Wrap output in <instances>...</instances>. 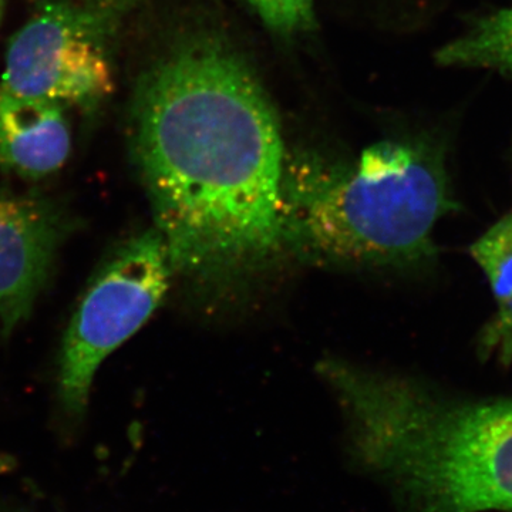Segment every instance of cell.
Here are the masks:
<instances>
[{
  "mask_svg": "<svg viewBox=\"0 0 512 512\" xmlns=\"http://www.w3.org/2000/svg\"><path fill=\"white\" fill-rule=\"evenodd\" d=\"M133 151L174 274L238 288L285 252V148L247 63L214 39L175 47L144 73Z\"/></svg>",
  "mask_w": 512,
  "mask_h": 512,
  "instance_id": "6da1fadb",
  "label": "cell"
},
{
  "mask_svg": "<svg viewBox=\"0 0 512 512\" xmlns=\"http://www.w3.org/2000/svg\"><path fill=\"white\" fill-rule=\"evenodd\" d=\"M318 369L356 457L413 512H512V399H446L342 359Z\"/></svg>",
  "mask_w": 512,
  "mask_h": 512,
  "instance_id": "7a4b0ae2",
  "label": "cell"
},
{
  "mask_svg": "<svg viewBox=\"0 0 512 512\" xmlns=\"http://www.w3.org/2000/svg\"><path fill=\"white\" fill-rule=\"evenodd\" d=\"M439 161L426 148L383 141L352 163L285 161V251L332 266L412 264L433 252L437 222L453 210Z\"/></svg>",
  "mask_w": 512,
  "mask_h": 512,
  "instance_id": "3957f363",
  "label": "cell"
},
{
  "mask_svg": "<svg viewBox=\"0 0 512 512\" xmlns=\"http://www.w3.org/2000/svg\"><path fill=\"white\" fill-rule=\"evenodd\" d=\"M173 275L156 228L128 239L101 265L63 342L59 396L67 413L86 412L101 363L143 328L163 301Z\"/></svg>",
  "mask_w": 512,
  "mask_h": 512,
  "instance_id": "277c9868",
  "label": "cell"
},
{
  "mask_svg": "<svg viewBox=\"0 0 512 512\" xmlns=\"http://www.w3.org/2000/svg\"><path fill=\"white\" fill-rule=\"evenodd\" d=\"M114 12L47 3L10 39L0 87L28 99L90 110L114 90Z\"/></svg>",
  "mask_w": 512,
  "mask_h": 512,
  "instance_id": "5b68a950",
  "label": "cell"
},
{
  "mask_svg": "<svg viewBox=\"0 0 512 512\" xmlns=\"http://www.w3.org/2000/svg\"><path fill=\"white\" fill-rule=\"evenodd\" d=\"M67 222L55 205L0 191V323L10 335L29 318Z\"/></svg>",
  "mask_w": 512,
  "mask_h": 512,
  "instance_id": "8992f818",
  "label": "cell"
},
{
  "mask_svg": "<svg viewBox=\"0 0 512 512\" xmlns=\"http://www.w3.org/2000/svg\"><path fill=\"white\" fill-rule=\"evenodd\" d=\"M72 133L64 107L0 87V165L20 177H49L66 163Z\"/></svg>",
  "mask_w": 512,
  "mask_h": 512,
  "instance_id": "52a82bcc",
  "label": "cell"
},
{
  "mask_svg": "<svg viewBox=\"0 0 512 512\" xmlns=\"http://www.w3.org/2000/svg\"><path fill=\"white\" fill-rule=\"evenodd\" d=\"M470 254L487 276L497 305L485 332V349L508 362L512 359V211L471 245Z\"/></svg>",
  "mask_w": 512,
  "mask_h": 512,
  "instance_id": "ba28073f",
  "label": "cell"
},
{
  "mask_svg": "<svg viewBox=\"0 0 512 512\" xmlns=\"http://www.w3.org/2000/svg\"><path fill=\"white\" fill-rule=\"evenodd\" d=\"M436 62L457 69H488L512 76V6L478 19L440 47Z\"/></svg>",
  "mask_w": 512,
  "mask_h": 512,
  "instance_id": "9c48e42d",
  "label": "cell"
},
{
  "mask_svg": "<svg viewBox=\"0 0 512 512\" xmlns=\"http://www.w3.org/2000/svg\"><path fill=\"white\" fill-rule=\"evenodd\" d=\"M269 29L281 35L306 32L315 25L313 0H248Z\"/></svg>",
  "mask_w": 512,
  "mask_h": 512,
  "instance_id": "30bf717a",
  "label": "cell"
},
{
  "mask_svg": "<svg viewBox=\"0 0 512 512\" xmlns=\"http://www.w3.org/2000/svg\"><path fill=\"white\" fill-rule=\"evenodd\" d=\"M84 2L116 13L121 12V10L136 8V6L141 5L146 0H84Z\"/></svg>",
  "mask_w": 512,
  "mask_h": 512,
  "instance_id": "8fae6325",
  "label": "cell"
},
{
  "mask_svg": "<svg viewBox=\"0 0 512 512\" xmlns=\"http://www.w3.org/2000/svg\"><path fill=\"white\" fill-rule=\"evenodd\" d=\"M3 15H5V0H0V26H2Z\"/></svg>",
  "mask_w": 512,
  "mask_h": 512,
  "instance_id": "7c38bea8",
  "label": "cell"
}]
</instances>
